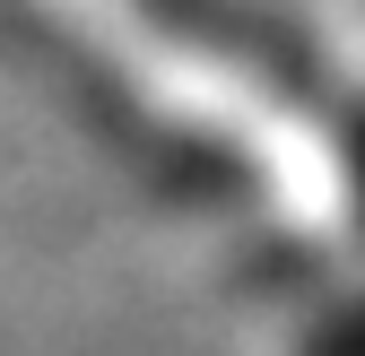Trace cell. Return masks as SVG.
Listing matches in <instances>:
<instances>
[{
  "instance_id": "obj_2",
  "label": "cell",
  "mask_w": 365,
  "mask_h": 356,
  "mask_svg": "<svg viewBox=\"0 0 365 356\" xmlns=\"http://www.w3.org/2000/svg\"><path fill=\"white\" fill-rule=\"evenodd\" d=\"M313 53L331 61L339 87L365 96V0H313Z\"/></svg>"
},
{
  "instance_id": "obj_1",
  "label": "cell",
  "mask_w": 365,
  "mask_h": 356,
  "mask_svg": "<svg viewBox=\"0 0 365 356\" xmlns=\"http://www.w3.org/2000/svg\"><path fill=\"white\" fill-rule=\"evenodd\" d=\"M130 174L226 270L339 278L365 261V96L313 35L235 0H9Z\"/></svg>"
}]
</instances>
